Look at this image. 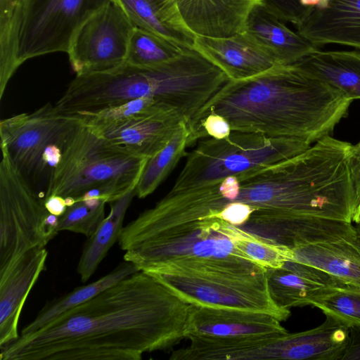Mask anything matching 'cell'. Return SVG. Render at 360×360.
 Returning <instances> with one entry per match:
<instances>
[{"mask_svg": "<svg viewBox=\"0 0 360 360\" xmlns=\"http://www.w3.org/2000/svg\"><path fill=\"white\" fill-rule=\"evenodd\" d=\"M190 304L138 271L0 348L1 360H140L186 338Z\"/></svg>", "mask_w": 360, "mask_h": 360, "instance_id": "1", "label": "cell"}, {"mask_svg": "<svg viewBox=\"0 0 360 360\" xmlns=\"http://www.w3.org/2000/svg\"><path fill=\"white\" fill-rule=\"evenodd\" d=\"M353 101L296 63L276 65L242 80H229L196 117L192 130L210 112L225 117L232 131L315 143L330 135Z\"/></svg>", "mask_w": 360, "mask_h": 360, "instance_id": "2", "label": "cell"}, {"mask_svg": "<svg viewBox=\"0 0 360 360\" xmlns=\"http://www.w3.org/2000/svg\"><path fill=\"white\" fill-rule=\"evenodd\" d=\"M234 225L219 219L158 221L137 217L123 226L124 260L150 274L164 270L260 274L266 269L236 248Z\"/></svg>", "mask_w": 360, "mask_h": 360, "instance_id": "3", "label": "cell"}, {"mask_svg": "<svg viewBox=\"0 0 360 360\" xmlns=\"http://www.w3.org/2000/svg\"><path fill=\"white\" fill-rule=\"evenodd\" d=\"M198 84L195 68L184 56L153 66L124 63L108 72L76 75L55 105L62 114L80 117L153 97L181 111L194 100Z\"/></svg>", "mask_w": 360, "mask_h": 360, "instance_id": "4", "label": "cell"}, {"mask_svg": "<svg viewBox=\"0 0 360 360\" xmlns=\"http://www.w3.org/2000/svg\"><path fill=\"white\" fill-rule=\"evenodd\" d=\"M148 159L106 139L81 119L64 142L44 200L56 195L109 203L136 187Z\"/></svg>", "mask_w": 360, "mask_h": 360, "instance_id": "5", "label": "cell"}, {"mask_svg": "<svg viewBox=\"0 0 360 360\" xmlns=\"http://www.w3.org/2000/svg\"><path fill=\"white\" fill-rule=\"evenodd\" d=\"M311 145L300 138L270 137L234 130L223 139H205L187 154L184 167L169 191L207 186L253 168L274 165L300 155Z\"/></svg>", "mask_w": 360, "mask_h": 360, "instance_id": "6", "label": "cell"}, {"mask_svg": "<svg viewBox=\"0 0 360 360\" xmlns=\"http://www.w3.org/2000/svg\"><path fill=\"white\" fill-rule=\"evenodd\" d=\"M6 153L0 163V269L22 252L46 247L57 234L58 216Z\"/></svg>", "mask_w": 360, "mask_h": 360, "instance_id": "7", "label": "cell"}, {"mask_svg": "<svg viewBox=\"0 0 360 360\" xmlns=\"http://www.w3.org/2000/svg\"><path fill=\"white\" fill-rule=\"evenodd\" d=\"M150 274L190 304L264 312L281 321L291 314L290 309L278 307L272 300L266 271L236 274L169 269Z\"/></svg>", "mask_w": 360, "mask_h": 360, "instance_id": "8", "label": "cell"}, {"mask_svg": "<svg viewBox=\"0 0 360 360\" xmlns=\"http://www.w3.org/2000/svg\"><path fill=\"white\" fill-rule=\"evenodd\" d=\"M80 120L78 117L59 112L56 105L50 103L33 112L1 120V153L8 156L37 191L44 186V183L47 187L51 174L44 164L45 153L53 144L63 147L68 134Z\"/></svg>", "mask_w": 360, "mask_h": 360, "instance_id": "9", "label": "cell"}, {"mask_svg": "<svg viewBox=\"0 0 360 360\" xmlns=\"http://www.w3.org/2000/svg\"><path fill=\"white\" fill-rule=\"evenodd\" d=\"M113 1L25 0L18 51L19 66L34 57L67 53L80 26Z\"/></svg>", "mask_w": 360, "mask_h": 360, "instance_id": "10", "label": "cell"}, {"mask_svg": "<svg viewBox=\"0 0 360 360\" xmlns=\"http://www.w3.org/2000/svg\"><path fill=\"white\" fill-rule=\"evenodd\" d=\"M134 28L116 0L91 15L75 32L67 51L76 75L108 72L124 64Z\"/></svg>", "mask_w": 360, "mask_h": 360, "instance_id": "11", "label": "cell"}, {"mask_svg": "<svg viewBox=\"0 0 360 360\" xmlns=\"http://www.w3.org/2000/svg\"><path fill=\"white\" fill-rule=\"evenodd\" d=\"M184 120L186 119L179 111L158 103L128 118L89 127L111 142L136 155L150 158L167 144Z\"/></svg>", "mask_w": 360, "mask_h": 360, "instance_id": "12", "label": "cell"}, {"mask_svg": "<svg viewBox=\"0 0 360 360\" xmlns=\"http://www.w3.org/2000/svg\"><path fill=\"white\" fill-rule=\"evenodd\" d=\"M286 333L281 321L270 314L190 304L186 338L237 340Z\"/></svg>", "mask_w": 360, "mask_h": 360, "instance_id": "13", "label": "cell"}, {"mask_svg": "<svg viewBox=\"0 0 360 360\" xmlns=\"http://www.w3.org/2000/svg\"><path fill=\"white\" fill-rule=\"evenodd\" d=\"M46 247L31 248L0 269V348L17 340L19 319L30 292L46 268Z\"/></svg>", "mask_w": 360, "mask_h": 360, "instance_id": "14", "label": "cell"}, {"mask_svg": "<svg viewBox=\"0 0 360 360\" xmlns=\"http://www.w3.org/2000/svg\"><path fill=\"white\" fill-rule=\"evenodd\" d=\"M263 0H176L179 15L195 36L226 38L242 33L252 10Z\"/></svg>", "mask_w": 360, "mask_h": 360, "instance_id": "15", "label": "cell"}, {"mask_svg": "<svg viewBox=\"0 0 360 360\" xmlns=\"http://www.w3.org/2000/svg\"><path fill=\"white\" fill-rule=\"evenodd\" d=\"M326 317L324 322L316 328L277 336L271 345V359H345L351 346L350 328L329 316Z\"/></svg>", "mask_w": 360, "mask_h": 360, "instance_id": "16", "label": "cell"}, {"mask_svg": "<svg viewBox=\"0 0 360 360\" xmlns=\"http://www.w3.org/2000/svg\"><path fill=\"white\" fill-rule=\"evenodd\" d=\"M267 285L274 302L282 309L311 305L316 298L347 285L316 267L293 260L266 269Z\"/></svg>", "mask_w": 360, "mask_h": 360, "instance_id": "17", "label": "cell"}, {"mask_svg": "<svg viewBox=\"0 0 360 360\" xmlns=\"http://www.w3.org/2000/svg\"><path fill=\"white\" fill-rule=\"evenodd\" d=\"M243 33L278 65L294 64L319 49L263 4L252 10Z\"/></svg>", "mask_w": 360, "mask_h": 360, "instance_id": "18", "label": "cell"}, {"mask_svg": "<svg viewBox=\"0 0 360 360\" xmlns=\"http://www.w3.org/2000/svg\"><path fill=\"white\" fill-rule=\"evenodd\" d=\"M193 49L223 71L229 80L245 79L278 65L243 32L226 38L195 36Z\"/></svg>", "mask_w": 360, "mask_h": 360, "instance_id": "19", "label": "cell"}, {"mask_svg": "<svg viewBox=\"0 0 360 360\" xmlns=\"http://www.w3.org/2000/svg\"><path fill=\"white\" fill-rule=\"evenodd\" d=\"M295 28L318 48L332 44L360 51V0H327Z\"/></svg>", "mask_w": 360, "mask_h": 360, "instance_id": "20", "label": "cell"}, {"mask_svg": "<svg viewBox=\"0 0 360 360\" xmlns=\"http://www.w3.org/2000/svg\"><path fill=\"white\" fill-rule=\"evenodd\" d=\"M293 261L330 274L347 285L360 288V237L357 233L292 248Z\"/></svg>", "mask_w": 360, "mask_h": 360, "instance_id": "21", "label": "cell"}, {"mask_svg": "<svg viewBox=\"0 0 360 360\" xmlns=\"http://www.w3.org/2000/svg\"><path fill=\"white\" fill-rule=\"evenodd\" d=\"M135 27L157 34L186 48L195 35L185 26L176 0H116Z\"/></svg>", "mask_w": 360, "mask_h": 360, "instance_id": "22", "label": "cell"}, {"mask_svg": "<svg viewBox=\"0 0 360 360\" xmlns=\"http://www.w3.org/2000/svg\"><path fill=\"white\" fill-rule=\"evenodd\" d=\"M295 63L352 101L360 99V51L318 49Z\"/></svg>", "mask_w": 360, "mask_h": 360, "instance_id": "23", "label": "cell"}, {"mask_svg": "<svg viewBox=\"0 0 360 360\" xmlns=\"http://www.w3.org/2000/svg\"><path fill=\"white\" fill-rule=\"evenodd\" d=\"M136 195V188L110 204V212L85 243L77 265L82 282L87 281L109 250L118 240L127 210Z\"/></svg>", "mask_w": 360, "mask_h": 360, "instance_id": "24", "label": "cell"}, {"mask_svg": "<svg viewBox=\"0 0 360 360\" xmlns=\"http://www.w3.org/2000/svg\"><path fill=\"white\" fill-rule=\"evenodd\" d=\"M138 271L134 264L124 261L109 274L96 281L76 288L72 292L54 299L47 303L39 311L34 320L25 326L20 335L36 331L60 314L89 300L103 290Z\"/></svg>", "mask_w": 360, "mask_h": 360, "instance_id": "25", "label": "cell"}, {"mask_svg": "<svg viewBox=\"0 0 360 360\" xmlns=\"http://www.w3.org/2000/svg\"><path fill=\"white\" fill-rule=\"evenodd\" d=\"M192 131L186 120L181 121L167 144L148 159L136 187V196L150 195L176 167L191 144Z\"/></svg>", "mask_w": 360, "mask_h": 360, "instance_id": "26", "label": "cell"}, {"mask_svg": "<svg viewBox=\"0 0 360 360\" xmlns=\"http://www.w3.org/2000/svg\"><path fill=\"white\" fill-rule=\"evenodd\" d=\"M25 0H0V98L17 69Z\"/></svg>", "mask_w": 360, "mask_h": 360, "instance_id": "27", "label": "cell"}, {"mask_svg": "<svg viewBox=\"0 0 360 360\" xmlns=\"http://www.w3.org/2000/svg\"><path fill=\"white\" fill-rule=\"evenodd\" d=\"M187 49L190 48L135 27L129 39L125 63L139 67L153 66L179 56Z\"/></svg>", "mask_w": 360, "mask_h": 360, "instance_id": "28", "label": "cell"}, {"mask_svg": "<svg viewBox=\"0 0 360 360\" xmlns=\"http://www.w3.org/2000/svg\"><path fill=\"white\" fill-rule=\"evenodd\" d=\"M311 306L349 328L360 330V288L346 285L316 298Z\"/></svg>", "mask_w": 360, "mask_h": 360, "instance_id": "29", "label": "cell"}, {"mask_svg": "<svg viewBox=\"0 0 360 360\" xmlns=\"http://www.w3.org/2000/svg\"><path fill=\"white\" fill-rule=\"evenodd\" d=\"M233 242L240 254L265 269L280 268L293 259L292 249L261 239L236 226Z\"/></svg>", "mask_w": 360, "mask_h": 360, "instance_id": "30", "label": "cell"}, {"mask_svg": "<svg viewBox=\"0 0 360 360\" xmlns=\"http://www.w3.org/2000/svg\"><path fill=\"white\" fill-rule=\"evenodd\" d=\"M106 203L102 198L76 201L59 217L58 231H68L91 237L105 217Z\"/></svg>", "mask_w": 360, "mask_h": 360, "instance_id": "31", "label": "cell"}, {"mask_svg": "<svg viewBox=\"0 0 360 360\" xmlns=\"http://www.w3.org/2000/svg\"><path fill=\"white\" fill-rule=\"evenodd\" d=\"M158 103L159 102L153 97H143L80 118L88 126L98 127L143 112Z\"/></svg>", "mask_w": 360, "mask_h": 360, "instance_id": "32", "label": "cell"}, {"mask_svg": "<svg viewBox=\"0 0 360 360\" xmlns=\"http://www.w3.org/2000/svg\"><path fill=\"white\" fill-rule=\"evenodd\" d=\"M327 0H263L262 4L279 19L299 26L316 8L323 7Z\"/></svg>", "mask_w": 360, "mask_h": 360, "instance_id": "33", "label": "cell"}, {"mask_svg": "<svg viewBox=\"0 0 360 360\" xmlns=\"http://www.w3.org/2000/svg\"><path fill=\"white\" fill-rule=\"evenodd\" d=\"M349 169L355 195V210L352 222H360V141L352 145L349 153Z\"/></svg>", "mask_w": 360, "mask_h": 360, "instance_id": "34", "label": "cell"}, {"mask_svg": "<svg viewBox=\"0 0 360 360\" xmlns=\"http://www.w3.org/2000/svg\"><path fill=\"white\" fill-rule=\"evenodd\" d=\"M200 126L207 136L216 139L228 137L232 131L228 120L215 112L209 113L202 120Z\"/></svg>", "mask_w": 360, "mask_h": 360, "instance_id": "35", "label": "cell"}, {"mask_svg": "<svg viewBox=\"0 0 360 360\" xmlns=\"http://www.w3.org/2000/svg\"><path fill=\"white\" fill-rule=\"evenodd\" d=\"M44 203L46 208L51 214L58 217L63 215L68 207L65 198L56 195L47 198Z\"/></svg>", "mask_w": 360, "mask_h": 360, "instance_id": "36", "label": "cell"}, {"mask_svg": "<svg viewBox=\"0 0 360 360\" xmlns=\"http://www.w3.org/2000/svg\"><path fill=\"white\" fill-rule=\"evenodd\" d=\"M354 227L357 235L360 237V222L354 224Z\"/></svg>", "mask_w": 360, "mask_h": 360, "instance_id": "37", "label": "cell"}]
</instances>
